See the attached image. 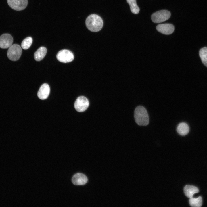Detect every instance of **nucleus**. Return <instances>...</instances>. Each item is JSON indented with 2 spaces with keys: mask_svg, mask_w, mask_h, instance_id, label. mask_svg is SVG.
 Returning a JSON list of instances; mask_svg holds the SVG:
<instances>
[{
  "mask_svg": "<svg viewBox=\"0 0 207 207\" xmlns=\"http://www.w3.org/2000/svg\"><path fill=\"white\" fill-rule=\"evenodd\" d=\"M57 60L62 63H68L72 62L74 59L73 53L70 51L63 49L58 52L56 55Z\"/></svg>",
  "mask_w": 207,
  "mask_h": 207,
  "instance_id": "nucleus-5",
  "label": "nucleus"
},
{
  "mask_svg": "<svg viewBox=\"0 0 207 207\" xmlns=\"http://www.w3.org/2000/svg\"><path fill=\"white\" fill-rule=\"evenodd\" d=\"M127 1L129 4L131 12L134 14H138L140 9L137 5L136 0H127Z\"/></svg>",
  "mask_w": 207,
  "mask_h": 207,
  "instance_id": "nucleus-17",
  "label": "nucleus"
},
{
  "mask_svg": "<svg viewBox=\"0 0 207 207\" xmlns=\"http://www.w3.org/2000/svg\"><path fill=\"white\" fill-rule=\"evenodd\" d=\"M32 43V39L30 37H28L24 39L21 43V47L24 49H28Z\"/></svg>",
  "mask_w": 207,
  "mask_h": 207,
  "instance_id": "nucleus-18",
  "label": "nucleus"
},
{
  "mask_svg": "<svg viewBox=\"0 0 207 207\" xmlns=\"http://www.w3.org/2000/svg\"><path fill=\"white\" fill-rule=\"evenodd\" d=\"M157 30L160 33L166 35L172 34L174 30V26L170 24H164L158 25L156 27Z\"/></svg>",
  "mask_w": 207,
  "mask_h": 207,
  "instance_id": "nucleus-9",
  "label": "nucleus"
},
{
  "mask_svg": "<svg viewBox=\"0 0 207 207\" xmlns=\"http://www.w3.org/2000/svg\"><path fill=\"white\" fill-rule=\"evenodd\" d=\"M189 203L190 206L193 207H200L202 204V198L201 196L195 198L193 197L190 198Z\"/></svg>",
  "mask_w": 207,
  "mask_h": 207,
  "instance_id": "nucleus-15",
  "label": "nucleus"
},
{
  "mask_svg": "<svg viewBox=\"0 0 207 207\" xmlns=\"http://www.w3.org/2000/svg\"><path fill=\"white\" fill-rule=\"evenodd\" d=\"M9 6L16 11H21L25 9L28 4L27 0H7Z\"/></svg>",
  "mask_w": 207,
  "mask_h": 207,
  "instance_id": "nucleus-7",
  "label": "nucleus"
},
{
  "mask_svg": "<svg viewBox=\"0 0 207 207\" xmlns=\"http://www.w3.org/2000/svg\"><path fill=\"white\" fill-rule=\"evenodd\" d=\"M134 118L136 123L140 126H146L149 122V117L146 110L143 106L137 107L134 111Z\"/></svg>",
  "mask_w": 207,
  "mask_h": 207,
  "instance_id": "nucleus-2",
  "label": "nucleus"
},
{
  "mask_svg": "<svg viewBox=\"0 0 207 207\" xmlns=\"http://www.w3.org/2000/svg\"><path fill=\"white\" fill-rule=\"evenodd\" d=\"M170 15V13L168 10H160L153 13L151 16V19L154 23H160L167 20Z\"/></svg>",
  "mask_w": 207,
  "mask_h": 207,
  "instance_id": "nucleus-4",
  "label": "nucleus"
},
{
  "mask_svg": "<svg viewBox=\"0 0 207 207\" xmlns=\"http://www.w3.org/2000/svg\"><path fill=\"white\" fill-rule=\"evenodd\" d=\"M189 128L188 125L185 123L181 122L177 126V133L180 135L185 136L189 132Z\"/></svg>",
  "mask_w": 207,
  "mask_h": 207,
  "instance_id": "nucleus-14",
  "label": "nucleus"
},
{
  "mask_svg": "<svg viewBox=\"0 0 207 207\" xmlns=\"http://www.w3.org/2000/svg\"><path fill=\"white\" fill-rule=\"evenodd\" d=\"M185 195L189 198L193 197V195L199 191L198 189L196 187L189 185H186L184 188Z\"/></svg>",
  "mask_w": 207,
  "mask_h": 207,
  "instance_id": "nucleus-12",
  "label": "nucleus"
},
{
  "mask_svg": "<svg viewBox=\"0 0 207 207\" xmlns=\"http://www.w3.org/2000/svg\"><path fill=\"white\" fill-rule=\"evenodd\" d=\"M72 181L73 183L75 185H83L87 183L88 179L84 174L78 173L73 175Z\"/></svg>",
  "mask_w": 207,
  "mask_h": 207,
  "instance_id": "nucleus-10",
  "label": "nucleus"
},
{
  "mask_svg": "<svg viewBox=\"0 0 207 207\" xmlns=\"http://www.w3.org/2000/svg\"><path fill=\"white\" fill-rule=\"evenodd\" d=\"M199 54L202 63L207 67V47H204L201 49Z\"/></svg>",
  "mask_w": 207,
  "mask_h": 207,
  "instance_id": "nucleus-16",
  "label": "nucleus"
},
{
  "mask_svg": "<svg viewBox=\"0 0 207 207\" xmlns=\"http://www.w3.org/2000/svg\"><path fill=\"white\" fill-rule=\"evenodd\" d=\"M22 53L21 47L18 44H14L9 47L7 52V56L10 60L16 61L20 58Z\"/></svg>",
  "mask_w": 207,
  "mask_h": 207,
  "instance_id": "nucleus-3",
  "label": "nucleus"
},
{
  "mask_svg": "<svg viewBox=\"0 0 207 207\" xmlns=\"http://www.w3.org/2000/svg\"><path fill=\"white\" fill-rule=\"evenodd\" d=\"M50 92L49 86L47 83H44L40 87L37 93V96L40 99L44 100L48 97Z\"/></svg>",
  "mask_w": 207,
  "mask_h": 207,
  "instance_id": "nucleus-11",
  "label": "nucleus"
},
{
  "mask_svg": "<svg viewBox=\"0 0 207 207\" xmlns=\"http://www.w3.org/2000/svg\"><path fill=\"white\" fill-rule=\"evenodd\" d=\"M13 42V38L9 34H4L0 36V47L5 49L10 47Z\"/></svg>",
  "mask_w": 207,
  "mask_h": 207,
  "instance_id": "nucleus-8",
  "label": "nucleus"
},
{
  "mask_svg": "<svg viewBox=\"0 0 207 207\" xmlns=\"http://www.w3.org/2000/svg\"><path fill=\"white\" fill-rule=\"evenodd\" d=\"M47 52V49L45 47H40L35 52L34 54V59L37 61L41 60L45 56Z\"/></svg>",
  "mask_w": 207,
  "mask_h": 207,
  "instance_id": "nucleus-13",
  "label": "nucleus"
},
{
  "mask_svg": "<svg viewBox=\"0 0 207 207\" xmlns=\"http://www.w3.org/2000/svg\"><path fill=\"white\" fill-rule=\"evenodd\" d=\"M89 102L85 97L80 96L78 97L75 101L74 107L76 110L80 112L85 110L89 106Z\"/></svg>",
  "mask_w": 207,
  "mask_h": 207,
  "instance_id": "nucleus-6",
  "label": "nucleus"
},
{
  "mask_svg": "<svg viewBox=\"0 0 207 207\" xmlns=\"http://www.w3.org/2000/svg\"><path fill=\"white\" fill-rule=\"evenodd\" d=\"M85 24L89 30L93 32H97L102 28L103 22L100 16L96 14H92L87 18Z\"/></svg>",
  "mask_w": 207,
  "mask_h": 207,
  "instance_id": "nucleus-1",
  "label": "nucleus"
}]
</instances>
